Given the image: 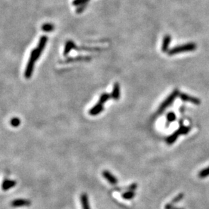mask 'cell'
Here are the masks:
<instances>
[{
    "label": "cell",
    "mask_w": 209,
    "mask_h": 209,
    "mask_svg": "<svg viewBox=\"0 0 209 209\" xmlns=\"http://www.w3.org/2000/svg\"><path fill=\"white\" fill-rule=\"evenodd\" d=\"M179 125L180 126L179 127L177 130H176L175 133H173L167 138L166 142L168 145L173 144L177 141L179 137L181 135H183V134L185 135V134H188L191 130V128L189 127V126H187L183 124L182 120H181V122H179Z\"/></svg>",
    "instance_id": "6da1fadb"
},
{
    "label": "cell",
    "mask_w": 209,
    "mask_h": 209,
    "mask_svg": "<svg viewBox=\"0 0 209 209\" xmlns=\"http://www.w3.org/2000/svg\"><path fill=\"white\" fill-rule=\"evenodd\" d=\"M197 48V45L195 43L189 42L182 44L180 46H177L173 48L168 51L167 54L169 56H173V55L183 53V52H193L196 50Z\"/></svg>",
    "instance_id": "7a4b0ae2"
},
{
    "label": "cell",
    "mask_w": 209,
    "mask_h": 209,
    "mask_svg": "<svg viewBox=\"0 0 209 209\" xmlns=\"http://www.w3.org/2000/svg\"><path fill=\"white\" fill-rule=\"evenodd\" d=\"M179 91L178 89H175L173 91L170 93L169 97H168L165 100H164L163 103L161 104V105L159 106L158 111L156 112V114L157 115H161V114L165 111V109L170 106L174 101H175L176 98H177L178 96H179Z\"/></svg>",
    "instance_id": "3957f363"
},
{
    "label": "cell",
    "mask_w": 209,
    "mask_h": 209,
    "mask_svg": "<svg viewBox=\"0 0 209 209\" xmlns=\"http://www.w3.org/2000/svg\"><path fill=\"white\" fill-rule=\"evenodd\" d=\"M179 97L181 101H185V102H189L194 104H196V105H199V104L201 103V101H200L199 98L192 97V96L190 95H188L186 94V93H180Z\"/></svg>",
    "instance_id": "277c9868"
},
{
    "label": "cell",
    "mask_w": 209,
    "mask_h": 209,
    "mask_svg": "<svg viewBox=\"0 0 209 209\" xmlns=\"http://www.w3.org/2000/svg\"><path fill=\"white\" fill-rule=\"evenodd\" d=\"M31 205V202L27 199H16L11 202V206L14 208L21 207H29Z\"/></svg>",
    "instance_id": "5b68a950"
},
{
    "label": "cell",
    "mask_w": 209,
    "mask_h": 209,
    "mask_svg": "<svg viewBox=\"0 0 209 209\" xmlns=\"http://www.w3.org/2000/svg\"><path fill=\"white\" fill-rule=\"evenodd\" d=\"M35 63V62L33 60L29 59V61L27 63V67L25 68V71H24V77H25V78L29 79L31 77L34 70Z\"/></svg>",
    "instance_id": "8992f818"
},
{
    "label": "cell",
    "mask_w": 209,
    "mask_h": 209,
    "mask_svg": "<svg viewBox=\"0 0 209 209\" xmlns=\"http://www.w3.org/2000/svg\"><path fill=\"white\" fill-rule=\"evenodd\" d=\"M102 176L106 178L112 185H117L118 183V179L117 177L112 174L111 172H109L108 170H104L102 172Z\"/></svg>",
    "instance_id": "52a82bcc"
},
{
    "label": "cell",
    "mask_w": 209,
    "mask_h": 209,
    "mask_svg": "<svg viewBox=\"0 0 209 209\" xmlns=\"http://www.w3.org/2000/svg\"><path fill=\"white\" fill-rule=\"evenodd\" d=\"M171 42V37L170 35H166L163 37V43H162L161 50L163 52H168L169 50V46Z\"/></svg>",
    "instance_id": "ba28073f"
},
{
    "label": "cell",
    "mask_w": 209,
    "mask_h": 209,
    "mask_svg": "<svg viewBox=\"0 0 209 209\" xmlns=\"http://www.w3.org/2000/svg\"><path fill=\"white\" fill-rule=\"evenodd\" d=\"M104 109V104H101L100 103H98L97 104H95L94 106H93L92 108H91L89 111V114L91 115H94L100 114V113L103 111Z\"/></svg>",
    "instance_id": "9c48e42d"
},
{
    "label": "cell",
    "mask_w": 209,
    "mask_h": 209,
    "mask_svg": "<svg viewBox=\"0 0 209 209\" xmlns=\"http://www.w3.org/2000/svg\"><path fill=\"white\" fill-rule=\"evenodd\" d=\"M120 96V84L116 82L114 84L113 88H112V91L111 93V97L112 98H114V100H119Z\"/></svg>",
    "instance_id": "30bf717a"
},
{
    "label": "cell",
    "mask_w": 209,
    "mask_h": 209,
    "mask_svg": "<svg viewBox=\"0 0 209 209\" xmlns=\"http://www.w3.org/2000/svg\"><path fill=\"white\" fill-rule=\"evenodd\" d=\"M16 184L17 182L14 180H10V179H5L3 181L2 183V189L4 191L9 190L10 189L13 188Z\"/></svg>",
    "instance_id": "8fae6325"
},
{
    "label": "cell",
    "mask_w": 209,
    "mask_h": 209,
    "mask_svg": "<svg viewBox=\"0 0 209 209\" xmlns=\"http://www.w3.org/2000/svg\"><path fill=\"white\" fill-rule=\"evenodd\" d=\"M80 201L81 204L82 206V208L83 209H91L89 198H88V196L87 194H82L80 196Z\"/></svg>",
    "instance_id": "7c38bea8"
},
{
    "label": "cell",
    "mask_w": 209,
    "mask_h": 209,
    "mask_svg": "<svg viewBox=\"0 0 209 209\" xmlns=\"http://www.w3.org/2000/svg\"><path fill=\"white\" fill-rule=\"evenodd\" d=\"M76 48V45L75 44L73 41H68V42L66 43L64 50V56H67V55L69 54V52L73 50V49Z\"/></svg>",
    "instance_id": "4fadbf2b"
},
{
    "label": "cell",
    "mask_w": 209,
    "mask_h": 209,
    "mask_svg": "<svg viewBox=\"0 0 209 209\" xmlns=\"http://www.w3.org/2000/svg\"><path fill=\"white\" fill-rule=\"evenodd\" d=\"M176 120V115L174 112H169L167 115V122H166V126L169 127L170 124L175 122Z\"/></svg>",
    "instance_id": "5bb4252c"
},
{
    "label": "cell",
    "mask_w": 209,
    "mask_h": 209,
    "mask_svg": "<svg viewBox=\"0 0 209 209\" xmlns=\"http://www.w3.org/2000/svg\"><path fill=\"white\" fill-rule=\"evenodd\" d=\"M136 195V194L134 191H126L122 194L121 197L125 200H131L134 198Z\"/></svg>",
    "instance_id": "9a60e30c"
},
{
    "label": "cell",
    "mask_w": 209,
    "mask_h": 209,
    "mask_svg": "<svg viewBox=\"0 0 209 209\" xmlns=\"http://www.w3.org/2000/svg\"><path fill=\"white\" fill-rule=\"evenodd\" d=\"M111 97H112L111 95H109L108 93H103V94L101 95L100 98H99L98 103L104 104L107 101L109 100V98H111Z\"/></svg>",
    "instance_id": "2e32d148"
},
{
    "label": "cell",
    "mask_w": 209,
    "mask_h": 209,
    "mask_svg": "<svg viewBox=\"0 0 209 209\" xmlns=\"http://www.w3.org/2000/svg\"><path fill=\"white\" fill-rule=\"evenodd\" d=\"M209 176V166L205 169H202V170L198 172V177L201 178H204L206 177H208Z\"/></svg>",
    "instance_id": "e0dca14e"
},
{
    "label": "cell",
    "mask_w": 209,
    "mask_h": 209,
    "mask_svg": "<svg viewBox=\"0 0 209 209\" xmlns=\"http://www.w3.org/2000/svg\"><path fill=\"white\" fill-rule=\"evenodd\" d=\"M10 124L12 125L13 127H18V126L20 124V120L18 117H14L10 120Z\"/></svg>",
    "instance_id": "ac0fdd59"
},
{
    "label": "cell",
    "mask_w": 209,
    "mask_h": 209,
    "mask_svg": "<svg viewBox=\"0 0 209 209\" xmlns=\"http://www.w3.org/2000/svg\"><path fill=\"white\" fill-rule=\"evenodd\" d=\"M42 29L43 31H45V32H49V31H51L52 30L54 29V26L52 25L51 24H43V25L42 26Z\"/></svg>",
    "instance_id": "d6986e66"
},
{
    "label": "cell",
    "mask_w": 209,
    "mask_h": 209,
    "mask_svg": "<svg viewBox=\"0 0 209 209\" xmlns=\"http://www.w3.org/2000/svg\"><path fill=\"white\" fill-rule=\"evenodd\" d=\"M183 197H184V194L183 193L179 194L177 196H176L174 198L171 200L170 203H171V204H173V203H177L179 201H181V200L183 198Z\"/></svg>",
    "instance_id": "ffe728a7"
},
{
    "label": "cell",
    "mask_w": 209,
    "mask_h": 209,
    "mask_svg": "<svg viewBox=\"0 0 209 209\" xmlns=\"http://www.w3.org/2000/svg\"><path fill=\"white\" fill-rule=\"evenodd\" d=\"M137 188V183H132L131 185L127 187V191H135Z\"/></svg>",
    "instance_id": "44dd1931"
},
{
    "label": "cell",
    "mask_w": 209,
    "mask_h": 209,
    "mask_svg": "<svg viewBox=\"0 0 209 209\" xmlns=\"http://www.w3.org/2000/svg\"><path fill=\"white\" fill-rule=\"evenodd\" d=\"M164 209H183V208L174 207V206H173V204H171V203H169V204H167L165 205V207H164Z\"/></svg>",
    "instance_id": "7402d4cb"
}]
</instances>
